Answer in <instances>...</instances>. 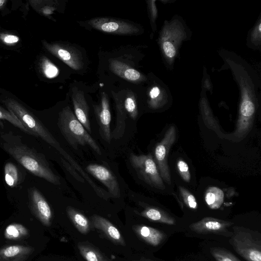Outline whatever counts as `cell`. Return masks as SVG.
Wrapping results in <instances>:
<instances>
[{"label": "cell", "mask_w": 261, "mask_h": 261, "mask_svg": "<svg viewBox=\"0 0 261 261\" xmlns=\"http://www.w3.org/2000/svg\"><path fill=\"white\" fill-rule=\"evenodd\" d=\"M129 162L140 179L155 189H165L164 181L150 154L136 155L132 153Z\"/></svg>", "instance_id": "5b68a950"}, {"label": "cell", "mask_w": 261, "mask_h": 261, "mask_svg": "<svg viewBox=\"0 0 261 261\" xmlns=\"http://www.w3.org/2000/svg\"><path fill=\"white\" fill-rule=\"evenodd\" d=\"M123 106L125 112L132 119L137 118L138 114L137 104L136 98L133 94L128 93L126 95Z\"/></svg>", "instance_id": "4316f807"}, {"label": "cell", "mask_w": 261, "mask_h": 261, "mask_svg": "<svg viewBox=\"0 0 261 261\" xmlns=\"http://www.w3.org/2000/svg\"><path fill=\"white\" fill-rule=\"evenodd\" d=\"M132 228L138 237L153 246H159L166 238L164 232L150 226L135 225Z\"/></svg>", "instance_id": "2e32d148"}, {"label": "cell", "mask_w": 261, "mask_h": 261, "mask_svg": "<svg viewBox=\"0 0 261 261\" xmlns=\"http://www.w3.org/2000/svg\"><path fill=\"white\" fill-rule=\"evenodd\" d=\"M0 39L6 44H13L18 42L19 37L16 35L11 34H0Z\"/></svg>", "instance_id": "1f68e13d"}, {"label": "cell", "mask_w": 261, "mask_h": 261, "mask_svg": "<svg viewBox=\"0 0 261 261\" xmlns=\"http://www.w3.org/2000/svg\"><path fill=\"white\" fill-rule=\"evenodd\" d=\"M178 172L182 179L186 182L191 180V174L187 163L184 160L179 159L177 162Z\"/></svg>", "instance_id": "4dcf8cb0"}, {"label": "cell", "mask_w": 261, "mask_h": 261, "mask_svg": "<svg viewBox=\"0 0 261 261\" xmlns=\"http://www.w3.org/2000/svg\"><path fill=\"white\" fill-rule=\"evenodd\" d=\"M41 65L42 71L46 77L54 78L58 75V68L47 58L42 59Z\"/></svg>", "instance_id": "f1b7e54d"}, {"label": "cell", "mask_w": 261, "mask_h": 261, "mask_svg": "<svg viewBox=\"0 0 261 261\" xmlns=\"http://www.w3.org/2000/svg\"><path fill=\"white\" fill-rule=\"evenodd\" d=\"M89 174L101 182L114 198L120 197V189L117 177L105 166L97 164H90L85 169Z\"/></svg>", "instance_id": "30bf717a"}, {"label": "cell", "mask_w": 261, "mask_h": 261, "mask_svg": "<svg viewBox=\"0 0 261 261\" xmlns=\"http://www.w3.org/2000/svg\"><path fill=\"white\" fill-rule=\"evenodd\" d=\"M7 2L5 0H0V9L3 8Z\"/></svg>", "instance_id": "e575fe53"}, {"label": "cell", "mask_w": 261, "mask_h": 261, "mask_svg": "<svg viewBox=\"0 0 261 261\" xmlns=\"http://www.w3.org/2000/svg\"><path fill=\"white\" fill-rule=\"evenodd\" d=\"M91 219L94 227L102 232L111 241L116 244L125 246V240L121 232L110 221L97 215H93Z\"/></svg>", "instance_id": "5bb4252c"}, {"label": "cell", "mask_w": 261, "mask_h": 261, "mask_svg": "<svg viewBox=\"0 0 261 261\" xmlns=\"http://www.w3.org/2000/svg\"><path fill=\"white\" fill-rule=\"evenodd\" d=\"M58 125L68 144L76 149L79 146H89L96 153L101 154L100 148L95 140L77 120L68 106L59 113Z\"/></svg>", "instance_id": "6da1fadb"}, {"label": "cell", "mask_w": 261, "mask_h": 261, "mask_svg": "<svg viewBox=\"0 0 261 261\" xmlns=\"http://www.w3.org/2000/svg\"><path fill=\"white\" fill-rule=\"evenodd\" d=\"M8 152L20 164L35 175L55 185H60V177L51 170L47 162L32 149L24 146L6 148Z\"/></svg>", "instance_id": "7a4b0ae2"}, {"label": "cell", "mask_w": 261, "mask_h": 261, "mask_svg": "<svg viewBox=\"0 0 261 261\" xmlns=\"http://www.w3.org/2000/svg\"><path fill=\"white\" fill-rule=\"evenodd\" d=\"M233 230L229 242L235 251L247 261H261L260 234L239 226H233Z\"/></svg>", "instance_id": "3957f363"}, {"label": "cell", "mask_w": 261, "mask_h": 261, "mask_svg": "<svg viewBox=\"0 0 261 261\" xmlns=\"http://www.w3.org/2000/svg\"><path fill=\"white\" fill-rule=\"evenodd\" d=\"M210 253L216 261H241L225 248L212 247L210 249Z\"/></svg>", "instance_id": "d4e9b609"}, {"label": "cell", "mask_w": 261, "mask_h": 261, "mask_svg": "<svg viewBox=\"0 0 261 261\" xmlns=\"http://www.w3.org/2000/svg\"><path fill=\"white\" fill-rule=\"evenodd\" d=\"M5 180L7 185L14 187L18 182V171L16 166L11 162H8L4 168Z\"/></svg>", "instance_id": "cb8c5ba5"}, {"label": "cell", "mask_w": 261, "mask_h": 261, "mask_svg": "<svg viewBox=\"0 0 261 261\" xmlns=\"http://www.w3.org/2000/svg\"><path fill=\"white\" fill-rule=\"evenodd\" d=\"M205 199L211 208H218L223 202L224 193L218 188L210 187L205 193Z\"/></svg>", "instance_id": "603a6c76"}, {"label": "cell", "mask_w": 261, "mask_h": 261, "mask_svg": "<svg viewBox=\"0 0 261 261\" xmlns=\"http://www.w3.org/2000/svg\"><path fill=\"white\" fill-rule=\"evenodd\" d=\"M0 119L6 120L16 127L19 128L24 132L33 135L28 130L18 119V118L11 111L7 110L0 106Z\"/></svg>", "instance_id": "484cf974"}, {"label": "cell", "mask_w": 261, "mask_h": 261, "mask_svg": "<svg viewBox=\"0 0 261 261\" xmlns=\"http://www.w3.org/2000/svg\"><path fill=\"white\" fill-rule=\"evenodd\" d=\"M93 108L99 125V134L104 141L110 143L112 138L110 128L111 113L109 98L105 92L101 93L99 103L94 105Z\"/></svg>", "instance_id": "9c48e42d"}, {"label": "cell", "mask_w": 261, "mask_h": 261, "mask_svg": "<svg viewBox=\"0 0 261 261\" xmlns=\"http://www.w3.org/2000/svg\"><path fill=\"white\" fill-rule=\"evenodd\" d=\"M161 91L158 86L152 87L149 92L148 105L151 109H156L162 105Z\"/></svg>", "instance_id": "83f0119b"}, {"label": "cell", "mask_w": 261, "mask_h": 261, "mask_svg": "<svg viewBox=\"0 0 261 261\" xmlns=\"http://www.w3.org/2000/svg\"><path fill=\"white\" fill-rule=\"evenodd\" d=\"M111 67L116 74L130 82H138L141 81L142 76L138 70L128 67L121 62L113 61L111 63Z\"/></svg>", "instance_id": "ffe728a7"}, {"label": "cell", "mask_w": 261, "mask_h": 261, "mask_svg": "<svg viewBox=\"0 0 261 261\" xmlns=\"http://www.w3.org/2000/svg\"><path fill=\"white\" fill-rule=\"evenodd\" d=\"M178 188L184 202L187 206L191 209H197L198 205L195 196L185 188L179 186Z\"/></svg>", "instance_id": "f546056e"}, {"label": "cell", "mask_w": 261, "mask_h": 261, "mask_svg": "<svg viewBox=\"0 0 261 261\" xmlns=\"http://www.w3.org/2000/svg\"><path fill=\"white\" fill-rule=\"evenodd\" d=\"M154 1H149L148 3V8L150 12V20L152 23H154V21L156 17V9L154 4Z\"/></svg>", "instance_id": "d6a6232c"}, {"label": "cell", "mask_w": 261, "mask_h": 261, "mask_svg": "<svg viewBox=\"0 0 261 261\" xmlns=\"http://www.w3.org/2000/svg\"><path fill=\"white\" fill-rule=\"evenodd\" d=\"M30 207L33 214L44 226H49L51 224L53 213L48 202L35 188L29 190Z\"/></svg>", "instance_id": "8fae6325"}, {"label": "cell", "mask_w": 261, "mask_h": 261, "mask_svg": "<svg viewBox=\"0 0 261 261\" xmlns=\"http://www.w3.org/2000/svg\"><path fill=\"white\" fill-rule=\"evenodd\" d=\"M4 237L9 240L17 241L28 238L29 229L21 224L13 223L8 225L4 231Z\"/></svg>", "instance_id": "7402d4cb"}, {"label": "cell", "mask_w": 261, "mask_h": 261, "mask_svg": "<svg viewBox=\"0 0 261 261\" xmlns=\"http://www.w3.org/2000/svg\"><path fill=\"white\" fill-rule=\"evenodd\" d=\"M77 248L86 261H111L97 249L87 242H79Z\"/></svg>", "instance_id": "44dd1931"}, {"label": "cell", "mask_w": 261, "mask_h": 261, "mask_svg": "<svg viewBox=\"0 0 261 261\" xmlns=\"http://www.w3.org/2000/svg\"><path fill=\"white\" fill-rule=\"evenodd\" d=\"M87 22L93 29L108 33L133 35L139 32L138 28L135 24L120 19L97 17Z\"/></svg>", "instance_id": "52a82bcc"}, {"label": "cell", "mask_w": 261, "mask_h": 261, "mask_svg": "<svg viewBox=\"0 0 261 261\" xmlns=\"http://www.w3.org/2000/svg\"><path fill=\"white\" fill-rule=\"evenodd\" d=\"M4 103L24 126L34 135L41 137L58 151L62 148L60 144L43 124L21 104L15 99L8 98Z\"/></svg>", "instance_id": "277c9868"}, {"label": "cell", "mask_w": 261, "mask_h": 261, "mask_svg": "<svg viewBox=\"0 0 261 261\" xmlns=\"http://www.w3.org/2000/svg\"><path fill=\"white\" fill-rule=\"evenodd\" d=\"M150 221L166 224L174 225L175 220L164 211L153 206H147L139 214Z\"/></svg>", "instance_id": "e0dca14e"}, {"label": "cell", "mask_w": 261, "mask_h": 261, "mask_svg": "<svg viewBox=\"0 0 261 261\" xmlns=\"http://www.w3.org/2000/svg\"><path fill=\"white\" fill-rule=\"evenodd\" d=\"M62 163L65 166V167L68 170L71 174L72 173V175L79 181L81 182H84V179L81 177L77 174L76 173V172H75L73 169L74 168L68 162L66 161L63 160Z\"/></svg>", "instance_id": "836d02e7"}, {"label": "cell", "mask_w": 261, "mask_h": 261, "mask_svg": "<svg viewBox=\"0 0 261 261\" xmlns=\"http://www.w3.org/2000/svg\"><path fill=\"white\" fill-rule=\"evenodd\" d=\"M175 139L176 129L174 125H171L166 130L162 140L156 144L154 151V160L160 175L163 181L169 185L171 184V177L168 164V155Z\"/></svg>", "instance_id": "8992f818"}, {"label": "cell", "mask_w": 261, "mask_h": 261, "mask_svg": "<svg viewBox=\"0 0 261 261\" xmlns=\"http://www.w3.org/2000/svg\"><path fill=\"white\" fill-rule=\"evenodd\" d=\"M29 246L12 245L0 248V261H25L34 252Z\"/></svg>", "instance_id": "9a60e30c"}, {"label": "cell", "mask_w": 261, "mask_h": 261, "mask_svg": "<svg viewBox=\"0 0 261 261\" xmlns=\"http://www.w3.org/2000/svg\"><path fill=\"white\" fill-rule=\"evenodd\" d=\"M66 211L68 217L80 233L85 234L90 231V222L84 215L71 206H67Z\"/></svg>", "instance_id": "ac0fdd59"}, {"label": "cell", "mask_w": 261, "mask_h": 261, "mask_svg": "<svg viewBox=\"0 0 261 261\" xmlns=\"http://www.w3.org/2000/svg\"><path fill=\"white\" fill-rule=\"evenodd\" d=\"M136 261H154V260L144 259V260H136Z\"/></svg>", "instance_id": "d590c367"}, {"label": "cell", "mask_w": 261, "mask_h": 261, "mask_svg": "<svg viewBox=\"0 0 261 261\" xmlns=\"http://www.w3.org/2000/svg\"><path fill=\"white\" fill-rule=\"evenodd\" d=\"M233 223L211 217H204L201 220L191 224L190 229L197 233H214L224 235L227 229Z\"/></svg>", "instance_id": "7c38bea8"}, {"label": "cell", "mask_w": 261, "mask_h": 261, "mask_svg": "<svg viewBox=\"0 0 261 261\" xmlns=\"http://www.w3.org/2000/svg\"><path fill=\"white\" fill-rule=\"evenodd\" d=\"M71 98L74 115L87 131L92 133L89 119V107L86 100L84 92L77 87H73L71 90Z\"/></svg>", "instance_id": "4fadbf2b"}, {"label": "cell", "mask_w": 261, "mask_h": 261, "mask_svg": "<svg viewBox=\"0 0 261 261\" xmlns=\"http://www.w3.org/2000/svg\"><path fill=\"white\" fill-rule=\"evenodd\" d=\"M59 152L63 155L64 158L66 159L67 162L77 171L80 172L83 177L87 180L90 186L92 187L93 190L96 192V194L102 199L108 200L110 197L111 195L109 192L106 190L97 186L92 180L87 175L85 172L82 170V168L79 165V164L68 154L64 149H61Z\"/></svg>", "instance_id": "d6986e66"}, {"label": "cell", "mask_w": 261, "mask_h": 261, "mask_svg": "<svg viewBox=\"0 0 261 261\" xmlns=\"http://www.w3.org/2000/svg\"><path fill=\"white\" fill-rule=\"evenodd\" d=\"M45 48L51 54L62 60L72 69L81 70L84 62L81 53L74 47L61 43H49L44 41Z\"/></svg>", "instance_id": "ba28073f"}]
</instances>
